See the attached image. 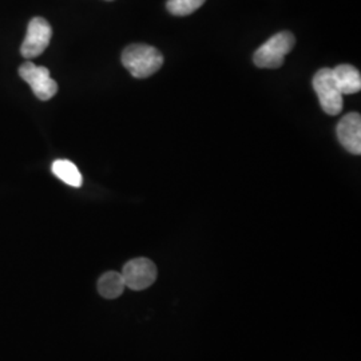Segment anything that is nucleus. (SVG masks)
<instances>
[{"label":"nucleus","instance_id":"1","mask_svg":"<svg viewBox=\"0 0 361 361\" xmlns=\"http://www.w3.org/2000/svg\"><path fill=\"white\" fill-rule=\"evenodd\" d=\"M122 63L134 78L145 79L164 65V55L153 46L130 44L122 52Z\"/></svg>","mask_w":361,"mask_h":361},{"label":"nucleus","instance_id":"2","mask_svg":"<svg viewBox=\"0 0 361 361\" xmlns=\"http://www.w3.org/2000/svg\"><path fill=\"white\" fill-rule=\"evenodd\" d=\"M295 37L289 31H283L271 39H268L257 51L255 52L253 61L259 68H279L284 65L286 54L295 47Z\"/></svg>","mask_w":361,"mask_h":361},{"label":"nucleus","instance_id":"3","mask_svg":"<svg viewBox=\"0 0 361 361\" xmlns=\"http://www.w3.org/2000/svg\"><path fill=\"white\" fill-rule=\"evenodd\" d=\"M313 89L316 91L324 113L337 116L343 110V94L336 85L332 68H322L313 78Z\"/></svg>","mask_w":361,"mask_h":361},{"label":"nucleus","instance_id":"4","mask_svg":"<svg viewBox=\"0 0 361 361\" xmlns=\"http://www.w3.org/2000/svg\"><path fill=\"white\" fill-rule=\"evenodd\" d=\"M19 75L30 85L31 90L40 101H49L58 92V85L46 67L26 62L19 67Z\"/></svg>","mask_w":361,"mask_h":361},{"label":"nucleus","instance_id":"5","mask_svg":"<svg viewBox=\"0 0 361 361\" xmlns=\"http://www.w3.org/2000/svg\"><path fill=\"white\" fill-rule=\"evenodd\" d=\"M52 28L50 23L43 18H32L27 27L26 38L20 47V54L26 59L37 58L46 51L50 44Z\"/></svg>","mask_w":361,"mask_h":361},{"label":"nucleus","instance_id":"6","mask_svg":"<svg viewBox=\"0 0 361 361\" xmlns=\"http://www.w3.org/2000/svg\"><path fill=\"white\" fill-rule=\"evenodd\" d=\"M121 274L128 288L133 290H143L154 284L158 271L152 259L141 257L129 261Z\"/></svg>","mask_w":361,"mask_h":361},{"label":"nucleus","instance_id":"7","mask_svg":"<svg viewBox=\"0 0 361 361\" xmlns=\"http://www.w3.org/2000/svg\"><path fill=\"white\" fill-rule=\"evenodd\" d=\"M337 138L341 146L349 153H361V116L357 113H349L341 118L337 125Z\"/></svg>","mask_w":361,"mask_h":361},{"label":"nucleus","instance_id":"8","mask_svg":"<svg viewBox=\"0 0 361 361\" xmlns=\"http://www.w3.org/2000/svg\"><path fill=\"white\" fill-rule=\"evenodd\" d=\"M332 75L336 85L343 95L356 94L361 90L360 71L350 65H340L332 68Z\"/></svg>","mask_w":361,"mask_h":361},{"label":"nucleus","instance_id":"9","mask_svg":"<svg viewBox=\"0 0 361 361\" xmlns=\"http://www.w3.org/2000/svg\"><path fill=\"white\" fill-rule=\"evenodd\" d=\"M126 288L125 280L118 271H107L98 280V292L101 296L113 300L121 296Z\"/></svg>","mask_w":361,"mask_h":361},{"label":"nucleus","instance_id":"10","mask_svg":"<svg viewBox=\"0 0 361 361\" xmlns=\"http://www.w3.org/2000/svg\"><path fill=\"white\" fill-rule=\"evenodd\" d=\"M52 173L59 178L63 180L67 185L73 186V188H80L82 186V174L79 171V169L75 166V164H73L68 159H56L51 166Z\"/></svg>","mask_w":361,"mask_h":361},{"label":"nucleus","instance_id":"11","mask_svg":"<svg viewBox=\"0 0 361 361\" xmlns=\"http://www.w3.org/2000/svg\"><path fill=\"white\" fill-rule=\"evenodd\" d=\"M207 0H168V11L176 16H188L195 13Z\"/></svg>","mask_w":361,"mask_h":361}]
</instances>
